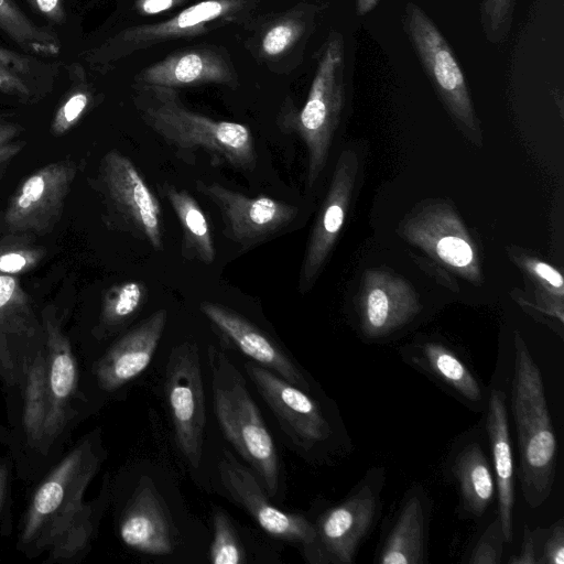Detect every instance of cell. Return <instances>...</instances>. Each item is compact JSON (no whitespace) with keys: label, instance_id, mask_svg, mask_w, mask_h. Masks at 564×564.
<instances>
[{"label":"cell","instance_id":"cell-1","mask_svg":"<svg viewBox=\"0 0 564 564\" xmlns=\"http://www.w3.org/2000/svg\"><path fill=\"white\" fill-rule=\"evenodd\" d=\"M134 104L141 120L187 164L202 153L214 165L254 170V141L247 126L194 112L167 87L137 84Z\"/></svg>","mask_w":564,"mask_h":564},{"label":"cell","instance_id":"cell-2","mask_svg":"<svg viewBox=\"0 0 564 564\" xmlns=\"http://www.w3.org/2000/svg\"><path fill=\"white\" fill-rule=\"evenodd\" d=\"M511 406L521 459L527 503L541 506L550 496L556 466V436L550 417L541 371L528 346L514 332Z\"/></svg>","mask_w":564,"mask_h":564},{"label":"cell","instance_id":"cell-3","mask_svg":"<svg viewBox=\"0 0 564 564\" xmlns=\"http://www.w3.org/2000/svg\"><path fill=\"white\" fill-rule=\"evenodd\" d=\"M214 410L226 438L251 466L268 496L279 489L280 467L273 440L243 377L227 355L208 350Z\"/></svg>","mask_w":564,"mask_h":564},{"label":"cell","instance_id":"cell-4","mask_svg":"<svg viewBox=\"0 0 564 564\" xmlns=\"http://www.w3.org/2000/svg\"><path fill=\"white\" fill-rule=\"evenodd\" d=\"M345 101V42L340 32L332 31L322 47L304 106L285 116L281 124L286 132L296 133L306 147L308 187L325 169Z\"/></svg>","mask_w":564,"mask_h":564},{"label":"cell","instance_id":"cell-5","mask_svg":"<svg viewBox=\"0 0 564 564\" xmlns=\"http://www.w3.org/2000/svg\"><path fill=\"white\" fill-rule=\"evenodd\" d=\"M425 74L452 120L475 145L482 144L480 122L469 88L451 45L433 20L416 3L408 2L401 17Z\"/></svg>","mask_w":564,"mask_h":564},{"label":"cell","instance_id":"cell-6","mask_svg":"<svg viewBox=\"0 0 564 564\" xmlns=\"http://www.w3.org/2000/svg\"><path fill=\"white\" fill-rule=\"evenodd\" d=\"M88 441L74 448L35 491L24 521L21 542L47 549L55 534L84 505L83 496L99 466Z\"/></svg>","mask_w":564,"mask_h":564},{"label":"cell","instance_id":"cell-7","mask_svg":"<svg viewBox=\"0 0 564 564\" xmlns=\"http://www.w3.org/2000/svg\"><path fill=\"white\" fill-rule=\"evenodd\" d=\"M398 232L421 249L434 267L474 284L481 283L477 243L449 204L431 202L416 207L402 219Z\"/></svg>","mask_w":564,"mask_h":564},{"label":"cell","instance_id":"cell-8","mask_svg":"<svg viewBox=\"0 0 564 564\" xmlns=\"http://www.w3.org/2000/svg\"><path fill=\"white\" fill-rule=\"evenodd\" d=\"M251 0H203L169 20L124 29L89 52L95 65H108L134 52L178 37L197 36L230 22L243 20Z\"/></svg>","mask_w":564,"mask_h":564},{"label":"cell","instance_id":"cell-9","mask_svg":"<svg viewBox=\"0 0 564 564\" xmlns=\"http://www.w3.org/2000/svg\"><path fill=\"white\" fill-rule=\"evenodd\" d=\"M361 165L356 145L341 150L307 240L299 279L301 293L312 289L333 251L358 189Z\"/></svg>","mask_w":564,"mask_h":564},{"label":"cell","instance_id":"cell-10","mask_svg":"<svg viewBox=\"0 0 564 564\" xmlns=\"http://www.w3.org/2000/svg\"><path fill=\"white\" fill-rule=\"evenodd\" d=\"M165 391L175 437L188 463L198 468L206 425L200 359L194 343L175 346L169 356Z\"/></svg>","mask_w":564,"mask_h":564},{"label":"cell","instance_id":"cell-11","mask_svg":"<svg viewBox=\"0 0 564 564\" xmlns=\"http://www.w3.org/2000/svg\"><path fill=\"white\" fill-rule=\"evenodd\" d=\"M197 191L218 208L224 235L246 250L289 226L299 208L269 196L250 197L216 182L196 181Z\"/></svg>","mask_w":564,"mask_h":564},{"label":"cell","instance_id":"cell-12","mask_svg":"<svg viewBox=\"0 0 564 564\" xmlns=\"http://www.w3.org/2000/svg\"><path fill=\"white\" fill-rule=\"evenodd\" d=\"M104 182L120 225L153 249L163 248V216L159 199L130 159L112 151L104 161Z\"/></svg>","mask_w":564,"mask_h":564},{"label":"cell","instance_id":"cell-13","mask_svg":"<svg viewBox=\"0 0 564 564\" xmlns=\"http://www.w3.org/2000/svg\"><path fill=\"white\" fill-rule=\"evenodd\" d=\"M377 497L369 485L324 512L314 524L315 536L303 551L312 564H350L376 514Z\"/></svg>","mask_w":564,"mask_h":564},{"label":"cell","instance_id":"cell-14","mask_svg":"<svg viewBox=\"0 0 564 564\" xmlns=\"http://www.w3.org/2000/svg\"><path fill=\"white\" fill-rule=\"evenodd\" d=\"M218 471L229 496L269 535L295 543L303 551L311 545L315 536L314 524L301 514L288 513L273 506L256 474L242 466L230 452H223Z\"/></svg>","mask_w":564,"mask_h":564},{"label":"cell","instance_id":"cell-15","mask_svg":"<svg viewBox=\"0 0 564 564\" xmlns=\"http://www.w3.org/2000/svg\"><path fill=\"white\" fill-rule=\"evenodd\" d=\"M356 306L361 330L371 338L397 330L421 310L411 283L386 268H371L362 273Z\"/></svg>","mask_w":564,"mask_h":564},{"label":"cell","instance_id":"cell-16","mask_svg":"<svg viewBox=\"0 0 564 564\" xmlns=\"http://www.w3.org/2000/svg\"><path fill=\"white\" fill-rule=\"evenodd\" d=\"M245 368L283 431L296 445L310 449L329 437L328 422L317 403L302 389L261 366L246 362Z\"/></svg>","mask_w":564,"mask_h":564},{"label":"cell","instance_id":"cell-17","mask_svg":"<svg viewBox=\"0 0 564 564\" xmlns=\"http://www.w3.org/2000/svg\"><path fill=\"white\" fill-rule=\"evenodd\" d=\"M120 538L130 549L150 555L171 554L177 534L154 485L142 478L120 522Z\"/></svg>","mask_w":564,"mask_h":564},{"label":"cell","instance_id":"cell-18","mask_svg":"<svg viewBox=\"0 0 564 564\" xmlns=\"http://www.w3.org/2000/svg\"><path fill=\"white\" fill-rule=\"evenodd\" d=\"M199 310L242 354L286 382L308 389L305 377L295 364L254 324L218 303L202 302Z\"/></svg>","mask_w":564,"mask_h":564},{"label":"cell","instance_id":"cell-19","mask_svg":"<svg viewBox=\"0 0 564 564\" xmlns=\"http://www.w3.org/2000/svg\"><path fill=\"white\" fill-rule=\"evenodd\" d=\"M138 85L180 88L204 84L234 87L237 77L228 57L214 47H196L170 54L142 69Z\"/></svg>","mask_w":564,"mask_h":564},{"label":"cell","instance_id":"cell-20","mask_svg":"<svg viewBox=\"0 0 564 564\" xmlns=\"http://www.w3.org/2000/svg\"><path fill=\"white\" fill-rule=\"evenodd\" d=\"M166 321V310H158L107 351L96 370L98 383L104 390H117L145 370L156 350Z\"/></svg>","mask_w":564,"mask_h":564},{"label":"cell","instance_id":"cell-21","mask_svg":"<svg viewBox=\"0 0 564 564\" xmlns=\"http://www.w3.org/2000/svg\"><path fill=\"white\" fill-rule=\"evenodd\" d=\"M47 347L48 411L44 445L52 443L63 431L78 379L76 360L68 341L52 326L48 328Z\"/></svg>","mask_w":564,"mask_h":564},{"label":"cell","instance_id":"cell-22","mask_svg":"<svg viewBox=\"0 0 564 564\" xmlns=\"http://www.w3.org/2000/svg\"><path fill=\"white\" fill-rule=\"evenodd\" d=\"M487 430L495 463L496 485L499 500V520L505 542L512 540V511L514 502L513 458L509 434L505 394L491 392L488 405Z\"/></svg>","mask_w":564,"mask_h":564},{"label":"cell","instance_id":"cell-23","mask_svg":"<svg viewBox=\"0 0 564 564\" xmlns=\"http://www.w3.org/2000/svg\"><path fill=\"white\" fill-rule=\"evenodd\" d=\"M182 228V256L210 264L216 258V249L208 220L196 199L185 189L173 184L161 186Z\"/></svg>","mask_w":564,"mask_h":564},{"label":"cell","instance_id":"cell-24","mask_svg":"<svg viewBox=\"0 0 564 564\" xmlns=\"http://www.w3.org/2000/svg\"><path fill=\"white\" fill-rule=\"evenodd\" d=\"M512 261L525 273L534 288V303L524 299L521 293L513 295L522 306L533 312L564 322V280L557 268L525 251H509Z\"/></svg>","mask_w":564,"mask_h":564},{"label":"cell","instance_id":"cell-25","mask_svg":"<svg viewBox=\"0 0 564 564\" xmlns=\"http://www.w3.org/2000/svg\"><path fill=\"white\" fill-rule=\"evenodd\" d=\"M453 470L466 510L475 517L481 516L495 497L496 486L481 447L476 443L466 446L455 459Z\"/></svg>","mask_w":564,"mask_h":564},{"label":"cell","instance_id":"cell-26","mask_svg":"<svg viewBox=\"0 0 564 564\" xmlns=\"http://www.w3.org/2000/svg\"><path fill=\"white\" fill-rule=\"evenodd\" d=\"M424 512L417 497L401 509L395 525L380 553L382 564H416L423 562Z\"/></svg>","mask_w":564,"mask_h":564},{"label":"cell","instance_id":"cell-27","mask_svg":"<svg viewBox=\"0 0 564 564\" xmlns=\"http://www.w3.org/2000/svg\"><path fill=\"white\" fill-rule=\"evenodd\" d=\"M47 411V361L39 354L28 368L23 412L24 431L33 447H44Z\"/></svg>","mask_w":564,"mask_h":564},{"label":"cell","instance_id":"cell-28","mask_svg":"<svg viewBox=\"0 0 564 564\" xmlns=\"http://www.w3.org/2000/svg\"><path fill=\"white\" fill-rule=\"evenodd\" d=\"M0 29L26 52L55 56L61 51L55 34L34 24L13 0H0Z\"/></svg>","mask_w":564,"mask_h":564},{"label":"cell","instance_id":"cell-29","mask_svg":"<svg viewBox=\"0 0 564 564\" xmlns=\"http://www.w3.org/2000/svg\"><path fill=\"white\" fill-rule=\"evenodd\" d=\"M423 354L431 370L463 397L471 401L480 399L481 391L477 380L452 350L437 343H427L423 347Z\"/></svg>","mask_w":564,"mask_h":564},{"label":"cell","instance_id":"cell-30","mask_svg":"<svg viewBox=\"0 0 564 564\" xmlns=\"http://www.w3.org/2000/svg\"><path fill=\"white\" fill-rule=\"evenodd\" d=\"M147 297V286L141 282L129 281L113 288L105 302L104 325L112 328L126 324L143 306Z\"/></svg>","mask_w":564,"mask_h":564},{"label":"cell","instance_id":"cell-31","mask_svg":"<svg viewBox=\"0 0 564 564\" xmlns=\"http://www.w3.org/2000/svg\"><path fill=\"white\" fill-rule=\"evenodd\" d=\"M91 516V507L84 503L55 534L47 546L54 560L69 558L87 545L93 531Z\"/></svg>","mask_w":564,"mask_h":564},{"label":"cell","instance_id":"cell-32","mask_svg":"<svg viewBox=\"0 0 564 564\" xmlns=\"http://www.w3.org/2000/svg\"><path fill=\"white\" fill-rule=\"evenodd\" d=\"M214 535L209 549V560L214 564H243L247 554L229 517L221 509L213 514Z\"/></svg>","mask_w":564,"mask_h":564},{"label":"cell","instance_id":"cell-33","mask_svg":"<svg viewBox=\"0 0 564 564\" xmlns=\"http://www.w3.org/2000/svg\"><path fill=\"white\" fill-rule=\"evenodd\" d=\"M30 57L0 46V90L10 95H30L29 79L35 75Z\"/></svg>","mask_w":564,"mask_h":564},{"label":"cell","instance_id":"cell-34","mask_svg":"<svg viewBox=\"0 0 564 564\" xmlns=\"http://www.w3.org/2000/svg\"><path fill=\"white\" fill-rule=\"evenodd\" d=\"M516 2L517 0H480V24L489 43L497 45L508 37Z\"/></svg>","mask_w":564,"mask_h":564},{"label":"cell","instance_id":"cell-35","mask_svg":"<svg viewBox=\"0 0 564 564\" xmlns=\"http://www.w3.org/2000/svg\"><path fill=\"white\" fill-rule=\"evenodd\" d=\"M73 72L75 73L77 84L59 107L53 124L54 129L59 132L75 123L90 102V93L85 84L83 69L77 66L73 68Z\"/></svg>","mask_w":564,"mask_h":564},{"label":"cell","instance_id":"cell-36","mask_svg":"<svg viewBox=\"0 0 564 564\" xmlns=\"http://www.w3.org/2000/svg\"><path fill=\"white\" fill-rule=\"evenodd\" d=\"M304 23L295 18L283 19L267 30L261 40V50L269 56H278L290 48L303 34Z\"/></svg>","mask_w":564,"mask_h":564},{"label":"cell","instance_id":"cell-37","mask_svg":"<svg viewBox=\"0 0 564 564\" xmlns=\"http://www.w3.org/2000/svg\"><path fill=\"white\" fill-rule=\"evenodd\" d=\"M52 173L43 171L30 176L22 185L13 204L15 215H29L46 200L48 188L52 185Z\"/></svg>","mask_w":564,"mask_h":564},{"label":"cell","instance_id":"cell-38","mask_svg":"<svg viewBox=\"0 0 564 564\" xmlns=\"http://www.w3.org/2000/svg\"><path fill=\"white\" fill-rule=\"evenodd\" d=\"M505 542L499 517H497L482 533L471 551L469 563L499 564Z\"/></svg>","mask_w":564,"mask_h":564},{"label":"cell","instance_id":"cell-39","mask_svg":"<svg viewBox=\"0 0 564 564\" xmlns=\"http://www.w3.org/2000/svg\"><path fill=\"white\" fill-rule=\"evenodd\" d=\"M541 564H563L564 563V525L563 520H558L551 528L550 534L543 547Z\"/></svg>","mask_w":564,"mask_h":564},{"label":"cell","instance_id":"cell-40","mask_svg":"<svg viewBox=\"0 0 564 564\" xmlns=\"http://www.w3.org/2000/svg\"><path fill=\"white\" fill-rule=\"evenodd\" d=\"M28 2L52 23L62 24L66 20L65 0H28Z\"/></svg>","mask_w":564,"mask_h":564},{"label":"cell","instance_id":"cell-41","mask_svg":"<svg viewBox=\"0 0 564 564\" xmlns=\"http://www.w3.org/2000/svg\"><path fill=\"white\" fill-rule=\"evenodd\" d=\"M186 0H137L135 10L143 15L159 14L169 11Z\"/></svg>","mask_w":564,"mask_h":564},{"label":"cell","instance_id":"cell-42","mask_svg":"<svg viewBox=\"0 0 564 564\" xmlns=\"http://www.w3.org/2000/svg\"><path fill=\"white\" fill-rule=\"evenodd\" d=\"M509 563H512V564L538 563V558L535 557L533 535H532L530 529L528 528V525L524 527L521 552L517 555V557L509 560Z\"/></svg>","mask_w":564,"mask_h":564},{"label":"cell","instance_id":"cell-43","mask_svg":"<svg viewBox=\"0 0 564 564\" xmlns=\"http://www.w3.org/2000/svg\"><path fill=\"white\" fill-rule=\"evenodd\" d=\"M28 259L20 253H6L0 257V271L13 273L26 265Z\"/></svg>","mask_w":564,"mask_h":564},{"label":"cell","instance_id":"cell-44","mask_svg":"<svg viewBox=\"0 0 564 564\" xmlns=\"http://www.w3.org/2000/svg\"><path fill=\"white\" fill-rule=\"evenodd\" d=\"M380 1L381 0H356L355 7L357 15L362 17L371 12Z\"/></svg>","mask_w":564,"mask_h":564},{"label":"cell","instance_id":"cell-45","mask_svg":"<svg viewBox=\"0 0 564 564\" xmlns=\"http://www.w3.org/2000/svg\"><path fill=\"white\" fill-rule=\"evenodd\" d=\"M9 480V467L6 464L0 465V511L3 506Z\"/></svg>","mask_w":564,"mask_h":564}]
</instances>
